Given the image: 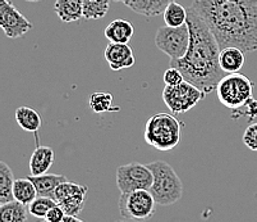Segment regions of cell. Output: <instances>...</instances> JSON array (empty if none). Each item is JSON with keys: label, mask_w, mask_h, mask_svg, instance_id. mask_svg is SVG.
<instances>
[{"label": "cell", "mask_w": 257, "mask_h": 222, "mask_svg": "<svg viewBox=\"0 0 257 222\" xmlns=\"http://www.w3.org/2000/svg\"><path fill=\"white\" fill-rule=\"evenodd\" d=\"M147 166L153 172L150 193L153 194L156 204L168 207L181 200L183 197V182L174 168L161 160L147 163Z\"/></svg>", "instance_id": "obj_3"}, {"label": "cell", "mask_w": 257, "mask_h": 222, "mask_svg": "<svg viewBox=\"0 0 257 222\" xmlns=\"http://www.w3.org/2000/svg\"><path fill=\"white\" fill-rule=\"evenodd\" d=\"M54 11L64 23L77 22L83 18L82 0H55Z\"/></svg>", "instance_id": "obj_18"}, {"label": "cell", "mask_w": 257, "mask_h": 222, "mask_svg": "<svg viewBox=\"0 0 257 222\" xmlns=\"http://www.w3.org/2000/svg\"><path fill=\"white\" fill-rule=\"evenodd\" d=\"M40 222H46V221H45V219H43V221H40Z\"/></svg>", "instance_id": "obj_34"}, {"label": "cell", "mask_w": 257, "mask_h": 222, "mask_svg": "<svg viewBox=\"0 0 257 222\" xmlns=\"http://www.w3.org/2000/svg\"><path fill=\"white\" fill-rule=\"evenodd\" d=\"M29 2H41V0H29Z\"/></svg>", "instance_id": "obj_32"}, {"label": "cell", "mask_w": 257, "mask_h": 222, "mask_svg": "<svg viewBox=\"0 0 257 222\" xmlns=\"http://www.w3.org/2000/svg\"><path fill=\"white\" fill-rule=\"evenodd\" d=\"M58 203L53 199V198L48 197H39L37 195L32 203H30L29 205V212L32 217H36V218L44 219L48 214V212L50 211L54 205H57Z\"/></svg>", "instance_id": "obj_26"}, {"label": "cell", "mask_w": 257, "mask_h": 222, "mask_svg": "<svg viewBox=\"0 0 257 222\" xmlns=\"http://www.w3.org/2000/svg\"><path fill=\"white\" fill-rule=\"evenodd\" d=\"M12 193H13V199L22 203L23 205H30V203H32V200L37 197L36 188L29 177L16 179Z\"/></svg>", "instance_id": "obj_22"}, {"label": "cell", "mask_w": 257, "mask_h": 222, "mask_svg": "<svg viewBox=\"0 0 257 222\" xmlns=\"http://www.w3.org/2000/svg\"><path fill=\"white\" fill-rule=\"evenodd\" d=\"M182 122L174 114L156 113L145 123L144 139L146 144L160 152L177 148L181 141Z\"/></svg>", "instance_id": "obj_4"}, {"label": "cell", "mask_w": 257, "mask_h": 222, "mask_svg": "<svg viewBox=\"0 0 257 222\" xmlns=\"http://www.w3.org/2000/svg\"><path fill=\"white\" fill-rule=\"evenodd\" d=\"M83 18L87 21L100 20L107 15L110 0H82Z\"/></svg>", "instance_id": "obj_25"}, {"label": "cell", "mask_w": 257, "mask_h": 222, "mask_svg": "<svg viewBox=\"0 0 257 222\" xmlns=\"http://www.w3.org/2000/svg\"><path fill=\"white\" fill-rule=\"evenodd\" d=\"M243 144L251 151L257 152V123H252L243 134Z\"/></svg>", "instance_id": "obj_28"}, {"label": "cell", "mask_w": 257, "mask_h": 222, "mask_svg": "<svg viewBox=\"0 0 257 222\" xmlns=\"http://www.w3.org/2000/svg\"><path fill=\"white\" fill-rule=\"evenodd\" d=\"M13 184H15V177L11 167L6 162L0 161V204L15 200L12 193Z\"/></svg>", "instance_id": "obj_24"}, {"label": "cell", "mask_w": 257, "mask_h": 222, "mask_svg": "<svg viewBox=\"0 0 257 222\" xmlns=\"http://www.w3.org/2000/svg\"><path fill=\"white\" fill-rule=\"evenodd\" d=\"M62 222H83L82 219H79L78 217H74V216H65L63 218Z\"/></svg>", "instance_id": "obj_30"}, {"label": "cell", "mask_w": 257, "mask_h": 222, "mask_svg": "<svg viewBox=\"0 0 257 222\" xmlns=\"http://www.w3.org/2000/svg\"><path fill=\"white\" fill-rule=\"evenodd\" d=\"M88 188L77 182L63 181L54 193V200L63 208L65 216H79L85 208Z\"/></svg>", "instance_id": "obj_10"}, {"label": "cell", "mask_w": 257, "mask_h": 222, "mask_svg": "<svg viewBox=\"0 0 257 222\" xmlns=\"http://www.w3.org/2000/svg\"><path fill=\"white\" fill-rule=\"evenodd\" d=\"M64 217L65 213L64 211H63V208L60 207L59 204H57L54 205L50 211L48 212V214H46V217L44 219H45L46 222H62Z\"/></svg>", "instance_id": "obj_29"}, {"label": "cell", "mask_w": 257, "mask_h": 222, "mask_svg": "<svg viewBox=\"0 0 257 222\" xmlns=\"http://www.w3.org/2000/svg\"><path fill=\"white\" fill-rule=\"evenodd\" d=\"M114 2H121V0H114Z\"/></svg>", "instance_id": "obj_33"}, {"label": "cell", "mask_w": 257, "mask_h": 222, "mask_svg": "<svg viewBox=\"0 0 257 222\" xmlns=\"http://www.w3.org/2000/svg\"><path fill=\"white\" fill-rule=\"evenodd\" d=\"M104 58L111 71L114 72L131 68L136 63L135 53L128 44L111 43L110 41L104 50Z\"/></svg>", "instance_id": "obj_12"}, {"label": "cell", "mask_w": 257, "mask_h": 222, "mask_svg": "<svg viewBox=\"0 0 257 222\" xmlns=\"http://www.w3.org/2000/svg\"><path fill=\"white\" fill-rule=\"evenodd\" d=\"M15 116L17 125L22 128L23 131L32 132V134L36 135L41 125H43V120H41L40 114L30 107H20V108L16 109Z\"/></svg>", "instance_id": "obj_19"}, {"label": "cell", "mask_w": 257, "mask_h": 222, "mask_svg": "<svg viewBox=\"0 0 257 222\" xmlns=\"http://www.w3.org/2000/svg\"><path fill=\"white\" fill-rule=\"evenodd\" d=\"M161 97L172 113L183 114L196 107L206 94L197 86L184 80L178 85L165 86Z\"/></svg>", "instance_id": "obj_7"}, {"label": "cell", "mask_w": 257, "mask_h": 222, "mask_svg": "<svg viewBox=\"0 0 257 222\" xmlns=\"http://www.w3.org/2000/svg\"><path fill=\"white\" fill-rule=\"evenodd\" d=\"M244 62H246L244 51L240 50L239 48L228 46V48L221 49L219 63L225 75L238 73L244 66Z\"/></svg>", "instance_id": "obj_16"}, {"label": "cell", "mask_w": 257, "mask_h": 222, "mask_svg": "<svg viewBox=\"0 0 257 222\" xmlns=\"http://www.w3.org/2000/svg\"><path fill=\"white\" fill-rule=\"evenodd\" d=\"M153 185V172L147 165L131 162L119 166L116 170V186L120 193L136 190H150Z\"/></svg>", "instance_id": "obj_9"}, {"label": "cell", "mask_w": 257, "mask_h": 222, "mask_svg": "<svg viewBox=\"0 0 257 222\" xmlns=\"http://www.w3.org/2000/svg\"><path fill=\"white\" fill-rule=\"evenodd\" d=\"M187 25L189 30V45L183 58L170 60V67L178 68L183 73L184 80L197 86L205 94L216 90L219 81L225 76L221 69L219 57L220 46L209 26L197 15V12L188 7Z\"/></svg>", "instance_id": "obj_2"}, {"label": "cell", "mask_w": 257, "mask_h": 222, "mask_svg": "<svg viewBox=\"0 0 257 222\" xmlns=\"http://www.w3.org/2000/svg\"><path fill=\"white\" fill-rule=\"evenodd\" d=\"M253 86L251 79L243 73H229L219 81L216 95L219 102L232 111H239L251 103Z\"/></svg>", "instance_id": "obj_5"}, {"label": "cell", "mask_w": 257, "mask_h": 222, "mask_svg": "<svg viewBox=\"0 0 257 222\" xmlns=\"http://www.w3.org/2000/svg\"><path fill=\"white\" fill-rule=\"evenodd\" d=\"M26 2H29V0H26Z\"/></svg>", "instance_id": "obj_35"}, {"label": "cell", "mask_w": 257, "mask_h": 222, "mask_svg": "<svg viewBox=\"0 0 257 222\" xmlns=\"http://www.w3.org/2000/svg\"><path fill=\"white\" fill-rule=\"evenodd\" d=\"M131 11L145 17H155L163 15V12L174 0H121Z\"/></svg>", "instance_id": "obj_14"}, {"label": "cell", "mask_w": 257, "mask_h": 222, "mask_svg": "<svg viewBox=\"0 0 257 222\" xmlns=\"http://www.w3.org/2000/svg\"><path fill=\"white\" fill-rule=\"evenodd\" d=\"M29 179L34 182L39 197H48L53 198V199L54 193H55L58 186H59L63 181H67V180H68L64 175L48 174V172L44 175H39V176H32V175H30Z\"/></svg>", "instance_id": "obj_17"}, {"label": "cell", "mask_w": 257, "mask_h": 222, "mask_svg": "<svg viewBox=\"0 0 257 222\" xmlns=\"http://www.w3.org/2000/svg\"><path fill=\"white\" fill-rule=\"evenodd\" d=\"M156 202L150 190H136L121 193L119 199V212L124 219L145 222L155 214Z\"/></svg>", "instance_id": "obj_6"}, {"label": "cell", "mask_w": 257, "mask_h": 222, "mask_svg": "<svg viewBox=\"0 0 257 222\" xmlns=\"http://www.w3.org/2000/svg\"><path fill=\"white\" fill-rule=\"evenodd\" d=\"M163 17H164L165 25L169 27H179L187 23V18H188V11L186 7L179 4L177 0L168 4L165 11L163 12Z\"/></svg>", "instance_id": "obj_23"}, {"label": "cell", "mask_w": 257, "mask_h": 222, "mask_svg": "<svg viewBox=\"0 0 257 222\" xmlns=\"http://www.w3.org/2000/svg\"><path fill=\"white\" fill-rule=\"evenodd\" d=\"M115 222H133V221H128V219L121 218V219H118V221H115Z\"/></svg>", "instance_id": "obj_31"}, {"label": "cell", "mask_w": 257, "mask_h": 222, "mask_svg": "<svg viewBox=\"0 0 257 222\" xmlns=\"http://www.w3.org/2000/svg\"><path fill=\"white\" fill-rule=\"evenodd\" d=\"M0 222H29L27 205L17 200L0 204Z\"/></svg>", "instance_id": "obj_20"}, {"label": "cell", "mask_w": 257, "mask_h": 222, "mask_svg": "<svg viewBox=\"0 0 257 222\" xmlns=\"http://www.w3.org/2000/svg\"><path fill=\"white\" fill-rule=\"evenodd\" d=\"M54 160H55V154L50 146L37 145L30 158V174L32 176L46 174L49 168L53 166Z\"/></svg>", "instance_id": "obj_13"}, {"label": "cell", "mask_w": 257, "mask_h": 222, "mask_svg": "<svg viewBox=\"0 0 257 222\" xmlns=\"http://www.w3.org/2000/svg\"><path fill=\"white\" fill-rule=\"evenodd\" d=\"M32 23L9 0H0V29L9 39H18L32 30Z\"/></svg>", "instance_id": "obj_11"}, {"label": "cell", "mask_w": 257, "mask_h": 222, "mask_svg": "<svg viewBox=\"0 0 257 222\" xmlns=\"http://www.w3.org/2000/svg\"><path fill=\"white\" fill-rule=\"evenodd\" d=\"M88 106L93 113L104 114L107 112H119L120 107L114 106V95L109 91H96L90 95Z\"/></svg>", "instance_id": "obj_21"}, {"label": "cell", "mask_w": 257, "mask_h": 222, "mask_svg": "<svg viewBox=\"0 0 257 222\" xmlns=\"http://www.w3.org/2000/svg\"><path fill=\"white\" fill-rule=\"evenodd\" d=\"M133 34H135L133 25L130 21L123 20V18H116V20L111 21L104 30L105 37L111 43L128 44V41L132 39Z\"/></svg>", "instance_id": "obj_15"}, {"label": "cell", "mask_w": 257, "mask_h": 222, "mask_svg": "<svg viewBox=\"0 0 257 222\" xmlns=\"http://www.w3.org/2000/svg\"><path fill=\"white\" fill-rule=\"evenodd\" d=\"M155 45L160 51L170 58V60L181 59L186 55L189 45L188 25L179 27L161 26L155 34Z\"/></svg>", "instance_id": "obj_8"}, {"label": "cell", "mask_w": 257, "mask_h": 222, "mask_svg": "<svg viewBox=\"0 0 257 222\" xmlns=\"http://www.w3.org/2000/svg\"><path fill=\"white\" fill-rule=\"evenodd\" d=\"M191 7L209 26L220 49L257 50V0H193Z\"/></svg>", "instance_id": "obj_1"}, {"label": "cell", "mask_w": 257, "mask_h": 222, "mask_svg": "<svg viewBox=\"0 0 257 222\" xmlns=\"http://www.w3.org/2000/svg\"><path fill=\"white\" fill-rule=\"evenodd\" d=\"M163 81H164L165 86H174L184 81V76L178 68L169 67L168 69H165L164 75H163Z\"/></svg>", "instance_id": "obj_27"}]
</instances>
